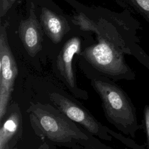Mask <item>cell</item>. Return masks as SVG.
Instances as JSON below:
<instances>
[{"instance_id":"52a82bcc","label":"cell","mask_w":149,"mask_h":149,"mask_svg":"<svg viewBox=\"0 0 149 149\" xmlns=\"http://www.w3.org/2000/svg\"><path fill=\"white\" fill-rule=\"evenodd\" d=\"M41 26L35 15L34 6L31 5L29 18L20 23L19 34L27 52L32 57L42 48L43 33Z\"/></svg>"},{"instance_id":"30bf717a","label":"cell","mask_w":149,"mask_h":149,"mask_svg":"<svg viewBox=\"0 0 149 149\" xmlns=\"http://www.w3.org/2000/svg\"><path fill=\"white\" fill-rule=\"evenodd\" d=\"M130 1L149 20V0H130Z\"/></svg>"},{"instance_id":"3957f363","label":"cell","mask_w":149,"mask_h":149,"mask_svg":"<svg viewBox=\"0 0 149 149\" xmlns=\"http://www.w3.org/2000/svg\"><path fill=\"white\" fill-rule=\"evenodd\" d=\"M98 35V43L85 49L83 55L98 72L113 80H133L136 75L126 64L123 51L105 35Z\"/></svg>"},{"instance_id":"9c48e42d","label":"cell","mask_w":149,"mask_h":149,"mask_svg":"<svg viewBox=\"0 0 149 149\" xmlns=\"http://www.w3.org/2000/svg\"><path fill=\"white\" fill-rule=\"evenodd\" d=\"M40 21L45 33L55 44L61 42L69 30L68 23L63 17L47 8L42 9Z\"/></svg>"},{"instance_id":"7a4b0ae2","label":"cell","mask_w":149,"mask_h":149,"mask_svg":"<svg viewBox=\"0 0 149 149\" xmlns=\"http://www.w3.org/2000/svg\"><path fill=\"white\" fill-rule=\"evenodd\" d=\"M36 134L61 146L88 143L90 136L57 108L49 104H33L27 110Z\"/></svg>"},{"instance_id":"277c9868","label":"cell","mask_w":149,"mask_h":149,"mask_svg":"<svg viewBox=\"0 0 149 149\" xmlns=\"http://www.w3.org/2000/svg\"><path fill=\"white\" fill-rule=\"evenodd\" d=\"M49 98L59 111L90 134L104 140L112 141L109 128L101 124L83 106L57 92L51 93Z\"/></svg>"},{"instance_id":"5b68a950","label":"cell","mask_w":149,"mask_h":149,"mask_svg":"<svg viewBox=\"0 0 149 149\" xmlns=\"http://www.w3.org/2000/svg\"><path fill=\"white\" fill-rule=\"evenodd\" d=\"M18 68L8 42L5 27L0 34V122L6 113Z\"/></svg>"},{"instance_id":"5bb4252c","label":"cell","mask_w":149,"mask_h":149,"mask_svg":"<svg viewBox=\"0 0 149 149\" xmlns=\"http://www.w3.org/2000/svg\"><path fill=\"white\" fill-rule=\"evenodd\" d=\"M2 149H15V148H13V147H12L9 144H6Z\"/></svg>"},{"instance_id":"6da1fadb","label":"cell","mask_w":149,"mask_h":149,"mask_svg":"<svg viewBox=\"0 0 149 149\" xmlns=\"http://www.w3.org/2000/svg\"><path fill=\"white\" fill-rule=\"evenodd\" d=\"M91 84L101 99L107 120L120 132L135 137L141 126L136 108L126 92L104 76L91 77Z\"/></svg>"},{"instance_id":"7c38bea8","label":"cell","mask_w":149,"mask_h":149,"mask_svg":"<svg viewBox=\"0 0 149 149\" xmlns=\"http://www.w3.org/2000/svg\"><path fill=\"white\" fill-rule=\"evenodd\" d=\"M16 0H0V14L1 17L6 14Z\"/></svg>"},{"instance_id":"4fadbf2b","label":"cell","mask_w":149,"mask_h":149,"mask_svg":"<svg viewBox=\"0 0 149 149\" xmlns=\"http://www.w3.org/2000/svg\"><path fill=\"white\" fill-rule=\"evenodd\" d=\"M39 149H50V148H49V146L46 143H44L43 144H42L40 146Z\"/></svg>"},{"instance_id":"8992f818","label":"cell","mask_w":149,"mask_h":149,"mask_svg":"<svg viewBox=\"0 0 149 149\" xmlns=\"http://www.w3.org/2000/svg\"><path fill=\"white\" fill-rule=\"evenodd\" d=\"M80 42L79 37H73L65 43L57 57L56 68L61 79L72 94L78 98L87 100L88 98V93L77 87L72 67L74 54L80 52Z\"/></svg>"},{"instance_id":"ba28073f","label":"cell","mask_w":149,"mask_h":149,"mask_svg":"<svg viewBox=\"0 0 149 149\" xmlns=\"http://www.w3.org/2000/svg\"><path fill=\"white\" fill-rule=\"evenodd\" d=\"M3 119V121L0 122V149H2L6 144L10 146L12 144H14V142L21 137L23 132L22 115L17 104H12L8 107Z\"/></svg>"},{"instance_id":"8fae6325","label":"cell","mask_w":149,"mask_h":149,"mask_svg":"<svg viewBox=\"0 0 149 149\" xmlns=\"http://www.w3.org/2000/svg\"><path fill=\"white\" fill-rule=\"evenodd\" d=\"M144 124L146 133L148 148L149 149V105H146L144 109Z\"/></svg>"}]
</instances>
